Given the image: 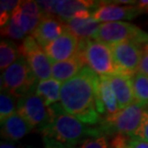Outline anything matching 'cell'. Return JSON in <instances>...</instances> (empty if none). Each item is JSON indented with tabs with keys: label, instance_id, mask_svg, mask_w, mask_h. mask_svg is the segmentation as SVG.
<instances>
[{
	"label": "cell",
	"instance_id": "cell-4",
	"mask_svg": "<svg viewBox=\"0 0 148 148\" xmlns=\"http://www.w3.org/2000/svg\"><path fill=\"white\" fill-rule=\"evenodd\" d=\"M38 80L32 72L27 59L19 56L14 63L1 74V90L19 98L36 90Z\"/></svg>",
	"mask_w": 148,
	"mask_h": 148
},
{
	"label": "cell",
	"instance_id": "cell-25",
	"mask_svg": "<svg viewBox=\"0 0 148 148\" xmlns=\"http://www.w3.org/2000/svg\"><path fill=\"white\" fill-rule=\"evenodd\" d=\"M1 35L4 37H8L14 40H24L26 37L25 32L20 28L16 21L13 17L9 20V22L3 27H1Z\"/></svg>",
	"mask_w": 148,
	"mask_h": 148
},
{
	"label": "cell",
	"instance_id": "cell-3",
	"mask_svg": "<svg viewBox=\"0 0 148 148\" xmlns=\"http://www.w3.org/2000/svg\"><path fill=\"white\" fill-rule=\"evenodd\" d=\"M77 57L100 77L111 76L118 71L111 46L102 41L92 38L79 40Z\"/></svg>",
	"mask_w": 148,
	"mask_h": 148
},
{
	"label": "cell",
	"instance_id": "cell-28",
	"mask_svg": "<svg viewBox=\"0 0 148 148\" xmlns=\"http://www.w3.org/2000/svg\"><path fill=\"white\" fill-rule=\"evenodd\" d=\"M135 138H138L148 143V110L143 112L140 128H138Z\"/></svg>",
	"mask_w": 148,
	"mask_h": 148
},
{
	"label": "cell",
	"instance_id": "cell-2",
	"mask_svg": "<svg viewBox=\"0 0 148 148\" xmlns=\"http://www.w3.org/2000/svg\"><path fill=\"white\" fill-rule=\"evenodd\" d=\"M49 123L41 131L43 137H49L60 143L75 146L87 138L104 135L100 127L83 123L64 110L60 102L50 106Z\"/></svg>",
	"mask_w": 148,
	"mask_h": 148
},
{
	"label": "cell",
	"instance_id": "cell-1",
	"mask_svg": "<svg viewBox=\"0 0 148 148\" xmlns=\"http://www.w3.org/2000/svg\"><path fill=\"white\" fill-rule=\"evenodd\" d=\"M100 76L85 66L75 77L62 84L60 104L69 114L88 125L101 122L105 114L99 95Z\"/></svg>",
	"mask_w": 148,
	"mask_h": 148
},
{
	"label": "cell",
	"instance_id": "cell-7",
	"mask_svg": "<svg viewBox=\"0 0 148 148\" xmlns=\"http://www.w3.org/2000/svg\"><path fill=\"white\" fill-rule=\"evenodd\" d=\"M16 112L31 124L33 128L41 132L49 123L50 110L36 92H29L17 99Z\"/></svg>",
	"mask_w": 148,
	"mask_h": 148
},
{
	"label": "cell",
	"instance_id": "cell-31",
	"mask_svg": "<svg viewBox=\"0 0 148 148\" xmlns=\"http://www.w3.org/2000/svg\"><path fill=\"white\" fill-rule=\"evenodd\" d=\"M138 72L148 76V52L143 51V57H141L140 66H138Z\"/></svg>",
	"mask_w": 148,
	"mask_h": 148
},
{
	"label": "cell",
	"instance_id": "cell-20",
	"mask_svg": "<svg viewBox=\"0 0 148 148\" xmlns=\"http://www.w3.org/2000/svg\"><path fill=\"white\" fill-rule=\"evenodd\" d=\"M99 95L105 112V117H110L119 112L117 99L107 76L100 77Z\"/></svg>",
	"mask_w": 148,
	"mask_h": 148
},
{
	"label": "cell",
	"instance_id": "cell-23",
	"mask_svg": "<svg viewBox=\"0 0 148 148\" xmlns=\"http://www.w3.org/2000/svg\"><path fill=\"white\" fill-rule=\"evenodd\" d=\"M16 97L9 93L8 91L1 90V94H0V122L1 124L16 112L17 102H16Z\"/></svg>",
	"mask_w": 148,
	"mask_h": 148
},
{
	"label": "cell",
	"instance_id": "cell-15",
	"mask_svg": "<svg viewBox=\"0 0 148 148\" xmlns=\"http://www.w3.org/2000/svg\"><path fill=\"white\" fill-rule=\"evenodd\" d=\"M99 6L98 1L88 0H59L56 1V16L63 22L74 18L80 11H94Z\"/></svg>",
	"mask_w": 148,
	"mask_h": 148
},
{
	"label": "cell",
	"instance_id": "cell-18",
	"mask_svg": "<svg viewBox=\"0 0 148 148\" xmlns=\"http://www.w3.org/2000/svg\"><path fill=\"white\" fill-rule=\"evenodd\" d=\"M64 23L67 30L71 32L74 36H76L80 40L92 38L101 25V23L96 21L92 17L86 19L72 18Z\"/></svg>",
	"mask_w": 148,
	"mask_h": 148
},
{
	"label": "cell",
	"instance_id": "cell-26",
	"mask_svg": "<svg viewBox=\"0 0 148 148\" xmlns=\"http://www.w3.org/2000/svg\"><path fill=\"white\" fill-rule=\"evenodd\" d=\"M38 48H40V45L38 43V41L35 40V38L32 35H27L24 40H22L21 44L18 46L19 56H22L24 58H27L31 53L36 51Z\"/></svg>",
	"mask_w": 148,
	"mask_h": 148
},
{
	"label": "cell",
	"instance_id": "cell-36",
	"mask_svg": "<svg viewBox=\"0 0 148 148\" xmlns=\"http://www.w3.org/2000/svg\"><path fill=\"white\" fill-rule=\"evenodd\" d=\"M144 13H148V9H147V10H146L145 12H144Z\"/></svg>",
	"mask_w": 148,
	"mask_h": 148
},
{
	"label": "cell",
	"instance_id": "cell-35",
	"mask_svg": "<svg viewBox=\"0 0 148 148\" xmlns=\"http://www.w3.org/2000/svg\"><path fill=\"white\" fill-rule=\"evenodd\" d=\"M26 148H34V147H31V146H27Z\"/></svg>",
	"mask_w": 148,
	"mask_h": 148
},
{
	"label": "cell",
	"instance_id": "cell-32",
	"mask_svg": "<svg viewBox=\"0 0 148 148\" xmlns=\"http://www.w3.org/2000/svg\"><path fill=\"white\" fill-rule=\"evenodd\" d=\"M129 148H148V143L138 138H131L128 141Z\"/></svg>",
	"mask_w": 148,
	"mask_h": 148
},
{
	"label": "cell",
	"instance_id": "cell-5",
	"mask_svg": "<svg viewBox=\"0 0 148 148\" xmlns=\"http://www.w3.org/2000/svg\"><path fill=\"white\" fill-rule=\"evenodd\" d=\"M146 110L145 106L135 102L120 110L116 114L102 119L100 128L102 129L103 134L115 133L116 135H123L130 138H135L140 128L143 112Z\"/></svg>",
	"mask_w": 148,
	"mask_h": 148
},
{
	"label": "cell",
	"instance_id": "cell-33",
	"mask_svg": "<svg viewBox=\"0 0 148 148\" xmlns=\"http://www.w3.org/2000/svg\"><path fill=\"white\" fill-rule=\"evenodd\" d=\"M0 148H23L20 145H16L12 141H1L0 143Z\"/></svg>",
	"mask_w": 148,
	"mask_h": 148
},
{
	"label": "cell",
	"instance_id": "cell-9",
	"mask_svg": "<svg viewBox=\"0 0 148 148\" xmlns=\"http://www.w3.org/2000/svg\"><path fill=\"white\" fill-rule=\"evenodd\" d=\"M143 11L137 5L121 6L112 1H101L91 14V17L100 23L116 22L122 19L131 20L143 14Z\"/></svg>",
	"mask_w": 148,
	"mask_h": 148
},
{
	"label": "cell",
	"instance_id": "cell-12",
	"mask_svg": "<svg viewBox=\"0 0 148 148\" xmlns=\"http://www.w3.org/2000/svg\"><path fill=\"white\" fill-rule=\"evenodd\" d=\"M107 77L109 78L112 88L117 99L119 111L136 102L134 86H133V76L124 72L117 71Z\"/></svg>",
	"mask_w": 148,
	"mask_h": 148
},
{
	"label": "cell",
	"instance_id": "cell-21",
	"mask_svg": "<svg viewBox=\"0 0 148 148\" xmlns=\"http://www.w3.org/2000/svg\"><path fill=\"white\" fill-rule=\"evenodd\" d=\"M19 57L18 47L10 40H1L0 43V69L3 72Z\"/></svg>",
	"mask_w": 148,
	"mask_h": 148
},
{
	"label": "cell",
	"instance_id": "cell-10",
	"mask_svg": "<svg viewBox=\"0 0 148 148\" xmlns=\"http://www.w3.org/2000/svg\"><path fill=\"white\" fill-rule=\"evenodd\" d=\"M66 27V26H64ZM79 38L64 28V31L58 38L43 48L50 62L58 63L73 59L77 56Z\"/></svg>",
	"mask_w": 148,
	"mask_h": 148
},
{
	"label": "cell",
	"instance_id": "cell-6",
	"mask_svg": "<svg viewBox=\"0 0 148 148\" xmlns=\"http://www.w3.org/2000/svg\"><path fill=\"white\" fill-rule=\"evenodd\" d=\"M92 40L102 41L108 45L124 41H134L143 47V44L148 40V33L137 25L126 21L105 22L101 23Z\"/></svg>",
	"mask_w": 148,
	"mask_h": 148
},
{
	"label": "cell",
	"instance_id": "cell-11",
	"mask_svg": "<svg viewBox=\"0 0 148 148\" xmlns=\"http://www.w3.org/2000/svg\"><path fill=\"white\" fill-rule=\"evenodd\" d=\"M43 13L37 1H20L13 14V18L25 32L30 35L40 24L43 17Z\"/></svg>",
	"mask_w": 148,
	"mask_h": 148
},
{
	"label": "cell",
	"instance_id": "cell-16",
	"mask_svg": "<svg viewBox=\"0 0 148 148\" xmlns=\"http://www.w3.org/2000/svg\"><path fill=\"white\" fill-rule=\"evenodd\" d=\"M26 59L32 72L36 76L38 82L52 78V63L47 57L42 47L31 53Z\"/></svg>",
	"mask_w": 148,
	"mask_h": 148
},
{
	"label": "cell",
	"instance_id": "cell-14",
	"mask_svg": "<svg viewBox=\"0 0 148 148\" xmlns=\"http://www.w3.org/2000/svg\"><path fill=\"white\" fill-rule=\"evenodd\" d=\"M33 129L31 124L16 112L1 124V137L6 140L16 141L25 137Z\"/></svg>",
	"mask_w": 148,
	"mask_h": 148
},
{
	"label": "cell",
	"instance_id": "cell-34",
	"mask_svg": "<svg viewBox=\"0 0 148 148\" xmlns=\"http://www.w3.org/2000/svg\"><path fill=\"white\" fill-rule=\"evenodd\" d=\"M143 51L148 52V40L143 44Z\"/></svg>",
	"mask_w": 148,
	"mask_h": 148
},
{
	"label": "cell",
	"instance_id": "cell-22",
	"mask_svg": "<svg viewBox=\"0 0 148 148\" xmlns=\"http://www.w3.org/2000/svg\"><path fill=\"white\" fill-rule=\"evenodd\" d=\"M133 86L136 97V102L148 106V76L137 72L133 76Z\"/></svg>",
	"mask_w": 148,
	"mask_h": 148
},
{
	"label": "cell",
	"instance_id": "cell-30",
	"mask_svg": "<svg viewBox=\"0 0 148 148\" xmlns=\"http://www.w3.org/2000/svg\"><path fill=\"white\" fill-rule=\"evenodd\" d=\"M128 137L123 135H115L114 140H112V148H129L128 147V141L127 138Z\"/></svg>",
	"mask_w": 148,
	"mask_h": 148
},
{
	"label": "cell",
	"instance_id": "cell-29",
	"mask_svg": "<svg viewBox=\"0 0 148 148\" xmlns=\"http://www.w3.org/2000/svg\"><path fill=\"white\" fill-rule=\"evenodd\" d=\"M44 148H77L70 144L63 143L49 137H42Z\"/></svg>",
	"mask_w": 148,
	"mask_h": 148
},
{
	"label": "cell",
	"instance_id": "cell-8",
	"mask_svg": "<svg viewBox=\"0 0 148 148\" xmlns=\"http://www.w3.org/2000/svg\"><path fill=\"white\" fill-rule=\"evenodd\" d=\"M110 46L118 71L134 76L143 57V47L134 41H124Z\"/></svg>",
	"mask_w": 148,
	"mask_h": 148
},
{
	"label": "cell",
	"instance_id": "cell-24",
	"mask_svg": "<svg viewBox=\"0 0 148 148\" xmlns=\"http://www.w3.org/2000/svg\"><path fill=\"white\" fill-rule=\"evenodd\" d=\"M20 1L17 0H1L0 2V24L1 27L6 25L13 16Z\"/></svg>",
	"mask_w": 148,
	"mask_h": 148
},
{
	"label": "cell",
	"instance_id": "cell-17",
	"mask_svg": "<svg viewBox=\"0 0 148 148\" xmlns=\"http://www.w3.org/2000/svg\"><path fill=\"white\" fill-rule=\"evenodd\" d=\"M86 66L79 57L52 64V78L62 84L75 77Z\"/></svg>",
	"mask_w": 148,
	"mask_h": 148
},
{
	"label": "cell",
	"instance_id": "cell-19",
	"mask_svg": "<svg viewBox=\"0 0 148 148\" xmlns=\"http://www.w3.org/2000/svg\"><path fill=\"white\" fill-rule=\"evenodd\" d=\"M61 90L62 83L54 78H50L38 82L35 92L43 100L46 107L49 108L50 106L60 102Z\"/></svg>",
	"mask_w": 148,
	"mask_h": 148
},
{
	"label": "cell",
	"instance_id": "cell-27",
	"mask_svg": "<svg viewBox=\"0 0 148 148\" xmlns=\"http://www.w3.org/2000/svg\"><path fill=\"white\" fill-rule=\"evenodd\" d=\"M79 148H109L107 138L104 135L87 138L84 140Z\"/></svg>",
	"mask_w": 148,
	"mask_h": 148
},
{
	"label": "cell",
	"instance_id": "cell-13",
	"mask_svg": "<svg viewBox=\"0 0 148 148\" xmlns=\"http://www.w3.org/2000/svg\"><path fill=\"white\" fill-rule=\"evenodd\" d=\"M64 23L55 16H43L40 24L31 35L38 41L40 47L45 46L54 41L64 31Z\"/></svg>",
	"mask_w": 148,
	"mask_h": 148
}]
</instances>
